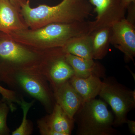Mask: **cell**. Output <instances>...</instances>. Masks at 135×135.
<instances>
[{
	"instance_id": "ba28073f",
	"label": "cell",
	"mask_w": 135,
	"mask_h": 135,
	"mask_svg": "<svg viewBox=\"0 0 135 135\" xmlns=\"http://www.w3.org/2000/svg\"><path fill=\"white\" fill-rule=\"evenodd\" d=\"M74 121L57 104L52 112L37 121L39 132L42 135H70L74 128Z\"/></svg>"
},
{
	"instance_id": "ffe728a7",
	"label": "cell",
	"mask_w": 135,
	"mask_h": 135,
	"mask_svg": "<svg viewBox=\"0 0 135 135\" xmlns=\"http://www.w3.org/2000/svg\"><path fill=\"white\" fill-rule=\"evenodd\" d=\"M128 11V18H126L131 23L134 25L135 3H131L127 8Z\"/></svg>"
},
{
	"instance_id": "8992f818",
	"label": "cell",
	"mask_w": 135,
	"mask_h": 135,
	"mask_svg": "<svg viewBox=\"0 0 135 135\" xmlns=\"http://www.w3.org/2000/svg\"><path fill=\"white\" fill-rule=\"evenodd\" d=\"M11 88H19L38 101L47 112H52L55 104L53 90L44 75L35 73L16 72L2 81Z\"/></svg>"
},
{
	"instance_id": "d4e9b609",
	"label": "cell",
	"mask_w": 135,
	"mask_h": 135,
	"mask_svg": "<svg viewBox=\"0 0 135 135\" xmlns=\"http://www.w3.org/2000/svg\"><path fill=\"white\" fill-rule=\"evenodd\" d=\"M1 101H2V100H1V101H0V102H1Z\"/></svg>"
},
{
	"instance_id": "5b68a950",
	"label": "cell",
	"mask_w": 135,
	"mask_h": 135,
	"mask_svg": "<svg viewBox=\"0 0 135 135\" xmlns=\"http://www.w3.org/2000/svg\"><path fill=\"white\" fill-rule=\"evenodd\" d=\"M99 95L109 104L114 114V127L126 123L128 113L135 107V91L118 82L115 77H105Z\"/></svg>"
},
{
	"instance_id": "e0dca14e",
	"label": "cell",
	"mask_w": 135,
	"mask_h": 135,
	"mask_svg": "<svg viewBox=\"0 0 135 135\" xmlns=\"http://www.w3.org/2000/svg\"><path fill=\"white\" fill-rule=\"evenodd\" d=\"M21 100V103L20 105L23 110V120L20 126L12 132V135H31L33 131V127L31 122L27 119V114L29 109L33 104L34 101L28 103L25 101L22 98Z\"/></svg>"
},
{
	"instance_id": "7402d4cb",
	"label": "cell",
	"mask_w": 135,
	"mask_h": 135,
	"mask_svg": "<svg viewBox=\"0 0 135 135\" xmlns=\"http://www.w3.org/2000/svg\"><path fill=\"white\" fill-rule=\"evenodd\" d=\"M123 7L127 9L128 7L133 3H135V0H121Z\"/></svg>"
},
{
	"instance_id": "3957f363",
	"label": "cell",
	"mask_w": 135,
	"mask_h": 135,
	"mask_svg": "<svg viewBox=\"0 0 135 135\" xmlns=\"http://www.w3.org/2000/svg\"><path fill=\"white\" fill-rule=\"evenodd\" d=\"M92 6L87 0H63L58 5H40L31 8L29 0L20 5V13L28 28L35 29L53 23L85 21L92 15Z\"/></svg>"
},
{
	"instance_id": "4fadbf2b",
	"label": "cell",
	"mask_w": 135,
	"mask_h": 135,
	"mask_svg": "<svg viewBox=\"0 0 135 135\" xmlns=\"http://www.w3.org/2000/svg\"><path fill=\"white\" fill-rule=\"evenodd\" d=\"M66 59L74 71V75L80 78L96 76L100 78L105 77V68L101 63L94 59L81 58L66 53Z\"/></svg>"
},
{
	"instance_id": "8fae6325",
	"label": "cell",
	"mask_w": 135,
	"mask_h": 135,
	"mask_svg": "<svg viewBox=\"0 0 135 135\" xmlns=\"http://www.w3.org/2000/svg\"><path fill=\"white\" fill-rule=\"evenodd\" d=\"M56 104L71 118L74 116L84 101L69 80L51 88Z\"/></svg>"
},
{
	"instance_id": "2e32d148",
	"label": "cell",
	"mask_w": 135,
	"mask_h": 135,
	"mask_svg": "<svg viewBox=\"0 0 135 135\" xmlns=\"http://www.w3.org/2000/svg\"><path fill=\"white\" fill-rule=\"evenodd\" d=\"M62 48L66 53L81 58L93 59L90 33L71 39Z\"/></svg>"
},
{
	"instance_id": "7c38bea8",
	"label": "cell",
	"mask_w": 135,
	"mask_h": 135,
	"mask_svg": "<svg viewBox=\"0 0 135 135\" xmlns=\"http://www.w3.org/2000/svg\"><path fill=\"white\" fill-rule=\"evenodd\" d=\"M20 9L9 0H0V32L8 34L28 28L22 19Z\"/></svg>"
},
{
	"instance_id": "7a4b0ae2",
	"label": "cell",
	"mask_w": 135,
	"mask_h": 135,
	"mask_svg": "<svg viewBox=\"0 0 135 135\" xmlns=\"http://www.w3.org/2000/svg\"><path fill=\"white\" fill-rule=\"evenodd\" d=\"M92 22L53 23L35 29L29 28L6 34L11 39L25 46L39 50L62 47L75 37L92 31Z\"/></svg>"
},
{
	"instance_id": "d6986e66",
	"label": "cell",
	"mask_w": 135,
	"mask_h": 135,
	"mask_svg": "<svg viewBox=\"0 0 135 135\" xmlns=\"http://www.w3.org/2000/svg\"><path fill=\"white\" fill-rule=\"evenodd\" d=\"M10 108L5 101L0 102V135H8L9 134L10 129L7 124V119Z\"/></svg>"
},
{
	"instance_id": "44dd1931",
	"label": "cell",
	"mask_w": 135,
	"mask_h": 135,
	"mask_svg": "<svg viewBox=\"0 0 135 135\" xmlns=\"http://www.w3.org/2000/svg\"><path fill=\"white\" fill-rule=\"evenodd\" d=\"M128 124L129 129L131 134H135V121L134 120L127 119L126 123Z\"/></svg>"
},
{
	"instance_id": "30bf717a",
	"label": "cell",
	"mask_w": 135,
	"mask_h": 135,
	"mask_svg": "<svg viewBox=\"0 0 135 135\" xmlns=\"http://www.w3.org/2000/svg\"><path fill=\"white\" fill-rule=\"evenodd\" d=\"M62 47L55 48L49 59L46 77L51 88L69 80L74 75Z\"/></svg>"
},
{
	"instance_id": "9a60e30c",
	"label": "cell",
	"mask_w": 135,
	"mask_h": 135,
	"mask_svg": "<svg viewBox=\"0 0 135 135\" xmlns=\"http://www.w3.org/2000/svg\"><path fill=\"white\" fill-rule=\"evenodd\" d=\"M94 60L103 59L108 53L110 44L111 26L95 29L90 33Z\"/></svg>"
},
{
	"instance_id": "603a6c76",
	"label": "cell",
	"mask_w": 135,
	"mask_h": 135,
	"mask_svg": "<svg viewBox=\"0 0 135 135\" xmlns=\"http://www.w3.org/2000/svg\"><path fill=\"white\" fill-rule=\"evenodd\" d=\"M9 1L19 8H20V5L23 3L22 0H9Z\"/></svg>"
},
{
	"instance_id": "52a82bcc",
	"label": "cell",
	"mask_w": 135,
	"mask_h": 135,
	"mask_svg": "<svg viewBox=\"0 0 135 135\" xmlns=\"http://www.w3.org/2000/svg\"><path fill=\"white\" fill-rule=\"evenodd\" d=\"M110 44L124 54L126 62L134 61L135 56V25L126 18L111 26Z\"/></svg>"
},
{
	"instance_id": "9c48e42d",
	"label": "cell",
	"mask_w": 135,
	"mask_h": 135,
	"mask_svg": "<svg viewBox=\"0 0 135 135\" xmlns=\"http://www.w3.org/2000/svg\"><path fill=\"white\" fill-rule=\"evenodd\" d=\"M89 2L95 7L94 12L97 15L95 21L92 22L93 31L111 26L115 22L126 18V9L121 0H89Z\"/></svg>"
},
{
	"instance_id": "277c9868",
	"label": "cell",
	"mask_w": 135,
	"mask_h": 135,
	"mask_svg": "<svg viewBox=\"0 0 135 135\" xmlns=\"http://www.w3.org/2000/svg\"><path fill=\"white\" fill-rule=\"evenodd\" d=\"M78 135H113L114 116L105 101L95 99L84 102L74 116Z\"/></svg>"
},
{
	"instance_id": "cb8c5ba5",
	"label": "cell",
	"mask_w": 135,
	"mask_h": 135,
	"mask_svg": "<svg viewBox=\"0 0 135 135\" xmlns=\"http://www.w3.org/2000/svg\"><path fill=\"white\" fill-rule=\"evenodd\" d=\"M22 1L23 2V3L25 2H26L27 0H22Z\"/></svg>"
},
{
	"instance_id": "ac0fdd59",
	"label": "cell",
	"mask_w": 135,
	"mask_h": 135,
	"mask_svg": "<svg viewBox=\"0 0 135 135\" xmlns=\"http://www.w3.org/2000/svg\"><path fill=\"white\" fill-rule=\"evenodd\" d=\"M0 94L2 97V101L7 103L11 112H14L16 110L15 104L20 105L21 98H19L16 91L7 89L0 85Z\"/></svg>"
},
{
	"instance_id": "6da1fadb",
	"label": "cell",
	"mask_w": 135,
	"mask_h": 135,
	"mask_svg": "<svg viewBox=\"0 0 135 135\" xmlns=\"http://www.w3.org/2000/svg\"><path fill=\"white\" fill-rule=\"evenodd\" d=\"M52 50L32 48L0 32V81L16 72L39 74L46 77Z\"/></svg>"
},
{
	"instance_id": "5bb4252c",
	"label": "cell",
	"mask_w": 135,
	"mask_h": 135,
	"mask_svg": "<svg viewBox=\"0 0 135 135\" xmlns=\"http://www.w3.org/2000/svg\"><path fill=\"white\" fill-rule=\"evenodd\" d=\"M69 81L84 102L95 99L99 95L103 84L101 78L94 76L83 78L74 75Z\"/></svg>"
}]
</instances>
